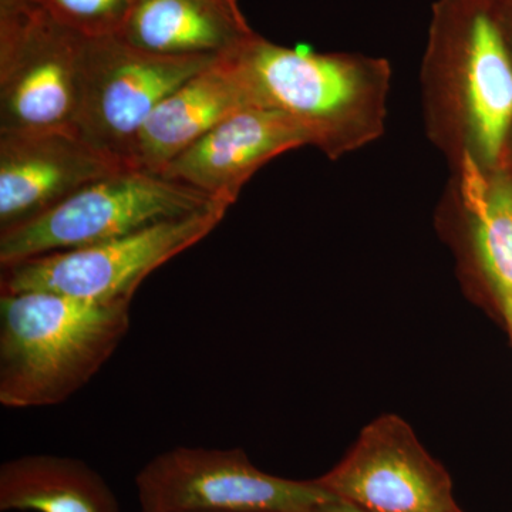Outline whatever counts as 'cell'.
<instances>
[{"mask_svg": "<svg viewBox=\"0 0 512 512\" xmlns=\"http://www.w3.org/2000/svg\"><path fill=\"white\" fill-rule=\"evenodd\" d=\"M131 301L0 293V403L37 409L80 392L126 338Z\"/></svg>", "mask_w": 512, "mask_h": 512, "instance_id": "obj_1", "label": "cell"}, {"mask_svg": "<svg viewBox=\"0 0 512 512\" xmlns=\"http://www.w3.org/2000/svg\"><path fill=\"white\" fill-rule=\"evenodd\" d=\"M256 107L281 111L305 128L312 144L328 153L348 147L353 131L369 126L376 107L375 76L383 67L370 60L288 49L256 36L231 53Z\"/></svg>", "mask_w": 512, "mask_h": 512, "instance_id": "obj_2", "label": "cell"}, {"mask_svg": "<svg viewBox=\"0 0 512 512\" xmlns=\"http://www.w3.org/2000/svg\"><path fill=\"white\" fill-rule=\"evenodd\" d=\"M218 202L190 185L127 168L87 185L33 220L0 231V266L124 237Z\"/></svg>", "mask_w": 512, "mask_h": 512, "instance_id": "obj_3", "label": "cell"}, {"mask_svg": "<svg viewBox=\"0 0 512 512\" xmlns=\"http://www.w3.org/2000/svg\"><path fill=\"white\" fill-rule=\"evenodd\" d=\"M229 207L218 202L124 237L0 266V293L55 292L90 301L133 299L148 275L210 235Z\"/></svg>", "mask_w": 512, "mask_h": 512, "instance_id": "obj_4", "label": "cell"}, {"mask_svg": "<svg viewBox=\"0 0 512 512\" xmlns=\"http://www.w3.org/2000/svg\"><path fill=\"white\" fill-rule=\"evenodd\" d=\"M87 37L30 0H0V133L76 128Z\"/></svg>", "mask_w": 512, "mask_h": 512, "instance_id": "obj_5", "label": "cell"}, {"mask_svg": "<svg viewBox=\"0 0 512 512\" xmlns=\"http://www.w3.org/2000/svg\"><path fill=\"white\" fill-rule=\"evenodd\" d=\"M141 512H311L336 501L316 480L259 470L241 448L175 447L136 477Z\"/></svg>", "mask_w": 512, "mask_h": 512, "instance_id": "obj_6", "label": "cell"}, {"mask_svg": "<svg viewBox=\"0 0 512 512\" xmlns=\"http://www.w3.org/2000/svg\"><path fill=\"white\" fill-rule=\"evenodd\" d=\"M218 59L156 55L119 36L87 39L76 128L130 164L134 138L158 104Z\"/></svg>", "mask_w": 512, "mask_h": 512, "instance_id": "obj_7", "label": "cell"}, {"mask_svg": "<svg viewBox=\"0 0 512 512\" xmlns=\"http://www.w3.org/2000/svg\"><path fill=\"white\" fill-rule=\"evenodd\" d=\"M315 480L336 501L369 512H464L446 467L396 414L367 424L346 456Z\"/></svg>", "mask_w": 512, "mask_h": 512, "instance_id": "obj_8", "label": "cell"}, {"mask_svg": "<svg viewBox=\"0 0 512 512\" xmlns=\"http://www.w3.org/2000/svg\"><path fill=\"white\" fill-rule=\"evenodd\" d=\"M131 167L74 127L0 133V231L33 220L77 191Z\"/></svg>", "mask_w": 512, "mask_h": 512, "instance_id": "obj_9", "label": "cell"}, {"mask_svg": "<svg viewBox=\"0 0 512 512\" xmlns=\"http://www.w3.org/2000/svg\"><path fill=\"white\" fill-rule=\"evenodd\" d=\"M433 46L460 64L478 146L495 160L512 123L511 36L495 0H441Z\"/></svg>", "mask_w": 512, "mask_h": 512, "instance_id": "obj_10", "label": "cell"}, {"mask_svg": "<svg viewBox=\"0 0 512 512\" xmlns=\"http://www.w3.org/2000/svg\"><path fill=\"white\" fill-rule=\"evenodd\" d=\"M306 144L312 141L305 128L281 111L244 107L211 128L161 175L232 205L262 165Z\"/></svg>", "mask_w": 512, "mask_h": 512, "instance_id": "obj_11", "label": "cell"}, {"mask_svg": "<svg viewBox=\"0 0 512 512\" xmlns=\"http://www.w3.org/2000/svg\"><path fill=\"white\" fill-rule=\"evenodd\" d=\"M254 106L231 55L181 84L154 109L134 138L131 167L161 175L211 128Z\"/></svg>", "mask_w": 512, "mask_h": 512, "instance_id": "obj_12", "label": "cell"}, {"mask_svg": "<svg viewBox=\"0 0 512 512\" xmlns=\"http://www.w3.org/2000/svg\"><path fill=\"white\" fill-rule=\"evenodd\" d=\"M117 36L156 55L218 59L258 35L238 0H134Z\"/></svg>", "mask_w": 512, "mask_h": 512, "instance_id": "obj_13", "label": "cell"}, {"mask_svg": "<svg viewBox=\"0 0 512 512\" xmlns=\"http://www.w3.org/2000/svg\"><path fill=\"white\" fill-rule=\"evenodd\" d=\"M0 511L120 512L103 477L79 458L30 454L0 467Z\"/></svg>", "mask_w": 512, "mask_h": 512, "instance_id": "obj_14", "label": "cell"}, {"mask_svg": "<svg viewBox=\"0 0 512 512\" xmlns=\"http://www.w3.org/2000/svg\"><path fill=\"white\" fill-rule=\"evenodd\" d=\"M470 202L478 258L505 315L512 311V187L501 181Z\"/></svg>", "mask_w": 512, "mask_h": 512, "instance_id": "obj_15", "label": "cell"}, {"mask_svg": "<svg viewBox=\"0 0 512 512\" xmlns=\"http://www.w3.org/2000/svg\"><path fill=\"white\" fill-rule=\"evenodd\" d=\"M87 39L117 36L134 0H30Z\"/></svg>", "mask_w": 512, "mask_h": 512, "instance_id": "obj_16", "label": "cell"}, {"mask_svg": "<svg viewBox=\"0 0 512 512\" xmlns=\"http://www.w3.org/2000/svg\"><path fill=\"white\" fill-rule=\"evenodd\" d=\"M311 512H369L360 510V508L353 507V505L340 503V501H330L328 504L320 505Z\"/></svg>", "mask_w": 512, "mask_h": 512, "instance_id": "obj_17", "label": "cell"}, {"mask_svg": "<svg viewBox=\"0 0 512 512\" xmlns=\"http://www.w3.org/2000/svg\"><path fill=\"white\" fill-rule=\"evenodd\" d=\"M505 28L512 33V0H495Z\"/></svg>", "mask_w": 512, "mask_h": 512, "instance_id": "obj_18", "label": "cell"}, {"mask_svg": "<svg viewBox=\"0 0 512 512\" xmlns=\"http://www.w3.org/2000/svg\"><path fill=\"white\" fill-rule=\"evenodd\" d=\"M505 320H507L508 328H510L511 336H512V311L505 313L504 315Z\"/></svg>", "mask_w": 512, "mask_h": 512, "instance_id": "obj_19", "label": "cell"}]
</instances>
